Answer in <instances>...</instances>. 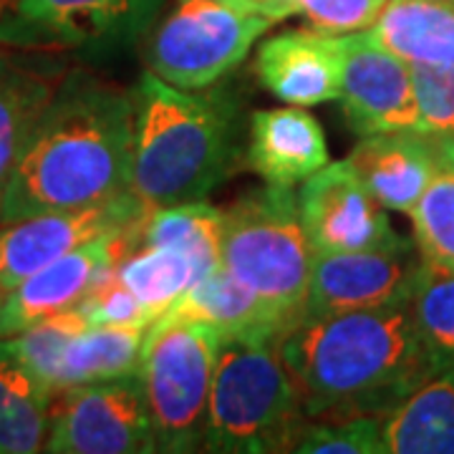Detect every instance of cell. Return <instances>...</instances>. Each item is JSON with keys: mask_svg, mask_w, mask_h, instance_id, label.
I'll return each instance as SVG.
<instances>
[{"mask_svg": "<svg viewBox=\"0 0 454 454\" xmlns=\"http://www.w3.org/2000/svg\"><path fill=\"white\" fill-rule=\"evenodd\" d=\"M131 157V91L74 68L61 76L18 157L0 205V223L127 195Z\"/></svg>", "mask_w": 454, "mask_h": 454, "instance_id": "obj_1", "label": "cell"}, {"mask_svg": "<svg viewBox=\"0 0 454 454\" xmlns=\"http://www.w3.org/2000/svg\"><path fill=\"white\" fill-rule=\"evenodd\" d=\"M280 356L309 419L387 417L439 373L409 301L303 318Z\"/></svg>", "mask_w": 454, "mask_h": 454, "instance_id": "obj_2", "label": "cell"}, {"mask_svg": "<svg viewBox=\"0 0 454 454\" xmlns=\"http://www.w3.org/2000/svg\"><path fill=\"white\" fill-rule=\"evenodd\" d=\"M131 98V192L146 210L202 202L240 169L245 101L230 83L187 91L146 71Z\"/></svg>", "mask_w": 454, "mask_h": 454, "instance_id": "obj_3", "label": "cell"}, {"mask_svg": "<svg viewBox=\"0 0 454 454\" xmlns=\"http://www.w3.org/2000/svg\"><path fill=\"white\" fill-rule=\"evenodd\" d=\"M306 422L301 394L280 356V340L223 333L202 450L215 454L293 452Z\"/></svg>", "mask_w": 454, "mask_h": 454, "instance_id": "obj_4", "label": "cell"}, {"mask_svg": "<svg viewBox=\"0 0 454 454\" xmlns=\"http://www.w3.org/2000/svg\"><path fill=\"white\" fill-rule=\"evenodd\" d=\"M223 265L291 331L303 321L313 250L293 187L268 184L223 210Z\"/></svg>", "mask_w": 454, "mask_h": 454, "instance_id": "obj_5", "label": "cell"}, {"mask_svg": "<svg viewBox=\"0 0 454 454\" xmlns=\"http://www.w3.org/2000/svg\"><path fill=\"white\" fill-rule=\"evenodd\" d=\"M220 339L215 325L167 316L146 331L139 376L160 452L202 450Z\"/></svg>", "mask_w": 454, "mask_h": 454, "instance_id": "obj_6", "label": "cell"}, {"mask_svg": "<svg viewBox=\"0 0 454 454\" xmlns=\"http://www.w3.org/2000/svg\"><path fill=\"white\" fill-rule=\"evenodd\" d=\"M273 26L243 0H177L149 41L146 64L177 89H207L243 64Z\"/></svg>", "mask_w": 454, "mask_h": 454, "instance_id": "obj_7", "label": "cell"}, {"mask_svg": "<svg viewBox=\"0 0 454 454\" xmlns=\"http://www.w3.org/2000/svg\"><path fill=\"white\" fill-rule=\"evenodd\" d=\"M43 450L53 454L160 452L142 376L131 373L59 391Z\"/></svg>", "mask_w": 454, "mask_h": 454, "instance_id": "obj_8", "label": "cell"}, {"mask_svg": "<svg viewBox=\"0 0 454 454\" xmlns=\"http://www.w3.org/2000/svg\"><path fill=\"white\" fill-rule=\"evenodd\" d=\"M164 0H16L0 18V43L18 49L127 46L152 26Z\"/></svg>", "mask_w": 454, "mask_h": 454, "instance_id": "obj_9", "label": "cell"}, {"mask_svg": "<svg viewBox=\"0 0 454 454\" xmlns=\"http://www.w3.org/2000/svg\"><path fill=\"white\" fill-rule=\"evenodd\" d=\"M145 202L134 192L74 210H51L0 223V303L23 280L71 250L142 223Z\"/></svg>", "mask_w": 454, "mask_h": 454, "instance_id": "obj_10", "label": "cell"}, {"mask_svg": "<svg viewBox=\"0 0 454 454\" xmlns=\"http://www.w3.org/2000/svg\"><path fill=\"white\" fill-rule=\"evenodd\" d=\"M298 210L313 255L411 247L391 227L384 207L364 187L348 160L328 162L324 169L303 179Z\"/></svg>", "mask_w": 454, "mask_h": 454, "instance_id": "obj_11", "label": "cell"}, {"mask_svg": "<svg viewBox=\"0 0 454 454\" xmlns=\"http://www.w3.org/2000/svg\"><path fill=\"white\" fill-rule=\"evenodd\" d=\"M422 265V255H414V247L316 253L303 318L406 303L417 288Z\"/></svg>", "mask_w": 454, "mask_h": 454, "instance_id": "obj_12", "label": "cell"}, {"mask_svg": "<svg viewBox=\"0 0 454 454\" xmlns=\"http://www.w3.org/2000/svg\"><path fill=\"white\" fill-rule=\"evenodd\" d=\"M139 225L142 223L82 245L23 280L0 303V339L16 336L51 316L82 306L83 298L104 278L112 276L114 265L137 250Z\"/></svg>", "mask_w": 454, "mask_h": 454, "instance_id": "obj_13", "label": "cell"}, {"mask_svg": "<svg viewBox=\"0 0 454 454\" xmlns=\"http://www.w3.org/2000/svg\"><path fill=\"white\" fill-rule=\"evenodd\" d=\"M340 106L358 137L381 131H422L411 66L376 43L369 31L343 33Z\"/></svg>", "mask_w": 454, "mask_h": 454, "instance_id": "obj_14", "label": "cell"}, {"mask_svg": "<svg viewBox=\"0 0 454 454\" xmlns=\"http://www.w3.org/2000/svg\"><path fill=\"white\" fill-rule=\"evenodd\" d=\"M260 83L291 106L339 101L343 82V33L293 28L262 41L255 56Z\"/></svg>", "mask_w": 454, "mask_h": 454, "instance_id": "obj_15", "label": "cell"}, {"mask_svg": "<svg viewBox=\"0 0 454 454\" xmlns=\"http://www.w3.org/2000/svg\"><path fill=\"white\" fill-rule=\"evenodd\" d=\"M437 160L434 131L404 129L361 137L348 154L364 187L384 207L394 212L414 210L427 190Z\"/></svg>", "mask_w": 454, "mask_h": 454, "instance_id": "obj_16", "label": "cell"}, {"mask_svg": "<svg viewBox=\"0 0 454 454\" xmlns=\"http://www.w3.org/2000/svg\"><path fill=\"white\" fill-rule=\"evenodd\" d=\"M245 162L268 184L293 187L331 162L324 127L303 106L250 114Z\"/></svg>", "mask_w": 454, "mask_h": 454, "instance_id": "obj_17", "label": "cell"}, {"mask_svg": "<svg viewBox=\"0 0 454 454\" xmlns=\"http://www.w3.org/2000/svg\"><path fill=\"white\" fill-rule=\"evenodd\" d=\"M167 318H190L200 324H210L223 333H243V336H270L283 340L291 328L270 309L258 293L250 291L245 283L217 265L212 273L195 283L179 301L164 313Z\"/></svg>", "mask_w": 454, "mask_h": 454, "instance_id": "obj_18", "label": "cell"}, {"mask_svg": "<svg viewBox=\"0 0 454 454\" xmlns=\"http://www.w3.org/2000/svg\"><path fill=\"white\" fill-rule=\"evenodd\" d=\"M59 82L53 66L0 53V205L18 157Z\"/></svg>", "mask_w": 454, "mask_h": 454, "instance_id": "obj_19", "label": "cell"}, {"mask_svg": "<svg viewBox=\"0 0 454 454\" xmlns=\"http://www.w3.org/2000/svg\"><path fill=\"white\" fill-rule=\"evenodd\" d=\"M366 31L409 66H454V3L389 0Z\"/></svg>", "mask_w": 454, "mask_h": 454, "instance_id": "obj_20", "label": "cell"}, {"mask_svg": "<svg viewBox=\"0 0 454 454\" xmlns=\"http://www.w3.org/2000/svg\"><path fill=\"white\" fill-rule=\"evenodd\" d=\"M384 454H454V366L442 369L381 422Z\"/></svg>", "mask_w": 454, "mask_h": 454, "instance_id": "obj_21", "label": "cell"}, {"mask_svg": "<svg viewBox=\"0 0 454 454\" xmlns=\"http://www.w3.org/2000/svg\"><path fill=\"white\" fill-rule=\"evenodd\" d=\"M56 391L0 340V454L41 452Z\"/></svg>", "mask_w": 454, "mask_h": 454, "instance_id": "obj_22", "label": "cell"}, {"mask_svg": "<svg viewBox=\"0 0 454 454\" xmlns=\"http://www.w3.org/2000/svg\"><path fill=\"white\" fill-rule=\"evenodd\" d=\"M146 331L137 325H89L66 346L56 394L79 384L139 373Z\"/></svg>", "mask_w": 454, "mask_h": 454, "instance_id": "obj_23", "label": "cell"}, {"mask_svg": "<svg viewBox=\"0 0 454 454\" xmlns=\"http://www.w3.org/2000/svg\"><path fill=\"white\" fill-rule=\"evenodd\" d=\"M207 273L212 270L200 260L167 245H139L114 265V278L124 283L157 321Z\"/></svg>", "mask_w": 454, "mask_h": 454, "instance_id": "obj_24", "label": "cell"}, {"mask_svg": "<svg viewBox=\"0 0 454 454\" xmlns=\"http://www.w3.org/2000/svg\"><path fill=\"white\" fill-rule=\"evenodd\" d=\"M434 172L409 217L424 262L454 273V134L434 131Z\"/></svg>", "mask_w": 454, "mask_h": 454, "instance_id": "obj_25", "label": "cell"}, {"mask_svg": "<svg viewBox=\"0 0 454 454\" xmlns=\"http://www.w3.org/2000/svg\"><path fill=\"white\" fill-rule=\"evenodd\" d=\"M139 245L177 247L215 270L223 265V210L205 200L149 210L139 225Z\"/></svg>", "mask_w": 454, "mask_h": 454, "instance_id": "obj_26", "label": "cell"}, {"mask_svg": "<svg viewBox=\"0 0 454 454\" xmlns=\"http://www.w3.org/2000/svg\"><path fill=\"white\" fill-rule=\"evenodd\" d=\"M411 316L437 369L454 366V273L429 262L422 265L411 293Z\"/></svg>", "mask_w": 454, "mask_h": 454, "instance_id": "obj_27", "label": "cell"}, {"mask_svg": "<svg viewBox=\"0 0 454 454\" xmlns=\"http://www.w3.org/2000/svg\"><path fill=\"white\" fill-rule=\"evenodd\" d=\"M89 325L94 324L76 306V309L64 310L59 316H51L46 321L31 325V328L16 333V336H8V339L0 340L8 346V351L13 356L20 358L28 369H33V372L49 384L51 389L56 391L59 364H61L66 346L71 343V339H76L82 331H86Z\"/></svg>", "mask_w": 454, "mask_h": 454, "instance_id": "obj_28", "label": "cell"}, {"mask_svg": "<svg viewBox=\"0 0 454 454\" xmlns=\"http://www.w3.org/2000/svg\"><path fill=\"white\" fill-rule=\"evenodd\" d=\"M384 417L358 414L343 419H309L293 444L301 454H384Z\"/></svg>", "mask_w": 454, "mask_h": 454, "instance_id": "obj_29", "label": "cell"}, {"mask_svg": "<svg viewBox=\"0 0 454 454\" xmlns=\"http://www.w3.org/2000/svg\"><path fill=\"white\" fill-rule=\"evenodd\" d=\"M422 131L454 134V66H411Z\"/></svg>", "mask_w": 454, "mask_h": 454, "instance_id": "obj_30", "label": "cell"}, {"mask_svg": "<svg viewBox=\"0 0 454 454\" xmlns=\"http://www.w3.org/2000/svg\"><path fill=\"white\" fill-rule=\"evenodd\" d=\"M79 309L89 316L94 325H137V328H152L157 318L152 310L134 295V293L119 283L116 278L106 276L94 291L82 301Z\"/></svg>", "mask_w": 454, "mask_h": 454, "instance_id": "obj_31", "label": "cell"}, {"mask_svg": "<svg viewBox=\"0 0 454 454\" xmlns=\"http://www.w3.org/2000/svg\"><path fill=\"white\" fill-rule=\"evenodd\" d=\"M389 0H301V13L325 33L366 31Z\"/></svg>", "mask_w": 454, "mask_h": 454, "instance_id": "obj_32", "label": "cell"}, {"mask_svg": "<svg viewBox=\"0 0 454 454\" xmlns=\"http://www.w3.org/2000/svg\"><path fill=\"white\" fill-rule=\"evenodd\" d=\"M245 5L255 8L273 20H286V18L301 13V0H243Z\"/></svg>", "mask_w": 454, "mask_h": 454, "instance_id": "obj_33", "label": "cell"}, {"mask_svg": "<svg viewBox=\"0 0 454 454\" xmlns=\"http://www.w3.org/2000/svg\"><path fill=\"white\" fill-rule=\"evenodd\" d=\"M5 3H8V0H0V18H3V11H5Z\"/></svg>", "mask_w": 454, "mask_h": 454, "instance_id": "obj_34", "label": "cell"}, {"mask_svg": "<svg viewBox=\"0 0 454 454\" xmlns=\"http://www.w3.org/2000/svg\"><path fill=\"white\" fill-rule=\"evenodd\" d=\"M447 3H454V0H447Z\"/></svg>", "mask_w": 454, "mask_h": 454, "instance_id": "obj_35", "label": "cell"}]
</instances>
